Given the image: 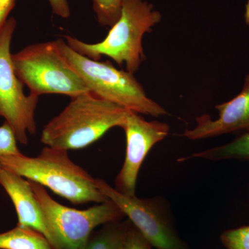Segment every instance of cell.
<instances>
[{
	"mask_svg": "<svg viewBox=\"0 0 249 249\" xmlns=\"http://www.w3.org/2000/svg\"><path fill=\"white\" fill-rule=\"evenodd\" d=\"M131 224L128 219L105 224L90 237L87 249H122Z\"/></svg>",
	"mask_w": 249,
	"mask_h": 249,
	"instance_id": "cell-14",
	"label": "cell"
},
{
	"mask_svg": "<svg viewBox=\"0 0 249 249\" xmlns=\"http://www.w3.org/2000/svg\"><path fill=\"white\" fill-rule=\"evenodd\" d=\"M132 223V222H131ZM152 246L133 224H131L122 249H152Z\"/></svg>",
	"mask_w": 249,
	"mask_h": 249,
	"instance_id": "cell-18",
	"label": "cell"
},
{
	"mask_svg": "<svg viewBox=\"0 0 249 249\" xmlns=\"http://www.w3.org/2000/svg\"><path fill=\"white\" fill-rule=\"evenodd\" d=\"M57 45L62 56L98 97L139 114L160 117L165 109L148 97L140 83L128 71L118 70L109 61L91 60L73 50L62 37Z\"/></svg>",
	"mask_w": 249,
	"mask_h": 249,
	"instance_id": "cell-4",
	"label": "cell"
},
{
	"mask_svg": "<svg viewBox=\"0 0 249 249\" xmlns=\"http://www.w3.org/2000/svg\"><path fill=\"white\" fill-rule=\"evenodd\" d=\"M203 159L210 160H249V132L240 136L225 145L203 151L196 152L178 160V161L191 160V159Z\"/></svg>",
	"mask_w": 249,
	"mask_h": 249,
	"instance_id": "cell-13",
	"label": "cell"
},
{
	"mask_svg": "<svg viewBox=\"0 0 249 249\" xmlns=\"http://www.w3.org/2000/svg\"><path fill=\"white\" fill-rule=\"evenodd\" d=\"M0 185L14 203L18 214L17 225L31 228L40 232L53 247V240L45 213L29 180L14 172L0 168Z\"/></svg>",
	"mask_w": 249,
	"mask_h": 249,
	"instance_id": "cell-11",
	"label": "cell"
},
{
	"mask_svg": "<svg viewBox=\"0 0 249 249\" xmlns=\"http://www.w3.org/2000/svg\"><path fill=\"white\" fill-rule=\"evenodd\" d=\"M161 18L153 5L146 1L124 0L120 18L104 40L90 44L68 36H65V40L67 45L80 55L93 60H100L106 55L120 67L125 65L127 71L134 74L145 60L143 36L152 32Z\"/></svg>",
	"mask_w": 249,
	"mask_h": 249,
	"instance_id": "cell-3",
	"label": "cell"
},
{
	"mask_svg": "<svg viewBox=\"0 0 249 249\" xmlns=\"http://www.w3.org/2000/svg\"><path fill=\"white\" fill-rule=\"evenodd\" d=\"M63 111L46 124L41 142L62 150H79L91 145L109 129L122 128L128 109L89 92L71 98Z\"/></svg>",
	"mask_w": 249,
	"mask_h": 249,
	"instance_id": "cell-1",
	"label": "cell"
},
{
	"mask_svg": "<svg viewBox=\"0 0 249 249\" xmlns=\"http://www.w3.org/2000/svg\"><path fill=\"white\" fill-rule=\"evenodd\" d=\"M0 249H53L42 233L29 227L17 225L0 233Z\"/></svg>",
	"mask_w": 249,
	"mask_h": 249,
	"instance_id": "cell-12",
	"label": "cell"
},
{
	"mask_svg": "<svg viewBox=\"0 0 249 249\" xmlns=\"http://www.w3.org/2000/svg\"><path fill=\"white\" fill-rule=\"evenodd\" d=\"M17 0H0V32L7 22L8 17L15 6Z\"/></svg>",
	"mask_w": 249,
	"mask_h": 249,
	"instance_id": "cell-20",
	"label": "cell"
},
{
	"mask_svg": "<svg viewBox=\"0 0 249 249\" xmlns=\"http://www.w3.org/2000/svg\"><path fill=\"white\" fill-rule=\"evenodd\" d=\"M54 14L62 18L70 17V8L67 0H48Z\"/></svg>",
	"mask_w": 249,
	"mask_h": 249,
	"instance_id": "cell-19",
	"label": "cell"
},
{
	"mask_svg": "<svg viewBox=\"0 0 249 249\" xmlns=\"http://www.w3.org/2000/svg\"><path fill=\"white\" fill-rule=\"evenodd\" d=\"M220 240L227 249H249V226L225 231Z\"/></svg>",
	"mask_w": 249,
	"mask_h": 249,
	"instance_id": "cell-16",
	"label": "cell"
},
{
	"mask_svg": "<svg viewBox=\"0 0 249 249\" xmlns=\"http://www.w3.org/2000/svg\"><path fill=\"white\" fill-rule=\"evenodd\" d=\"M215 108L219 112L217 119L214 120L208 114L198 116L196 127L186 129L182 136L190 140H201L237 131H249V73L240 93Z\"/></svg>",
	"mask_w": 249,
	"mask_h": 249,
	"instance_id": "cell-10",
	"label": "cell"
},
{
	"mask_svg": "<svg viewBox=\"0 0 249 249\" xmlns=\"http://www.w3.org/2000/svg\"><path fill=\"white\" fill-rule=\"evenodd\" d=\"M18 140L14 130L10 124L4 121L2 125L0 126V168H2L1 160L6 155H19L17 145Z\"/></svg>",
	"mask_w": 249,
	"mask_h": 249,
	"instance_id": "cell-17",
	"label": "cell"
},
{
	"mask_svg": "<svg viewBox=\"0 0 249 249\" xmlns=\"http://www.w3.org/2000/svg\"><path fill=\"white\" fill-rule=\"evenodd\" d=\"M18 78L30 94H62L70 98L89 92L83 80L59 51L56 41L27 46L12 54Z\"/></svg>",
	"mask_w": 249,
	"mask_h": 249,
	"instance_id": "cell-5",
	"label": "cell"
},
{
	"mask_svg": "<svg viewBox=\"0 0 249 249\" xmlns=\"http://www.w3.org/2000/svg\"><path fill=\"white\" fill-rule=\"evenodd\" d=\"M67 152L46 146L36 157L23 154L4 156L1 165L4 169L47 187L72 204H101L109 200L96 188V178L73 163Z\"/></svg>",
	"mask_w": 249,
	"mask_h": 249,
	"instance_id": "cell-2",
	"label": "cell"
},
{
	"mask_svg": "<svg viewBox=\"0 0 249 249\" xmlns=\"http://www.w3.org/2000/svg\"><path fill=\"white\" fill-rule=\"evenodd\" d=\"M122 129L126 137L125 158L114 188L125 196H134L142 162L152 147L168 135L170 126L160 121H147L129 110Z\"/></svg>",
	"mask_w": 249,
	"mask_h": 249,
	"instance_id": "cell-9",
	"label": "cell"
},
{
	"mask_svg": "<svg viewBox=\"0 0 249 249\" xmlns=\"http://www.w3.org/2000/svg\"><path fill=\"white\" fill-rule=\"evenodd\" d=\"M16 25V19L10 18L0 32V116L10 124L18 142L27 145L28 134L36 132L39 97L24 93V85L15 72L11 45Z\"/></svg>",
	"mask_w": 249,
	"mask_h": 249,
	"instance_id": "cell-8",
	"label": "cell"
},
{
	"mask_svg": "<svg viewBox=\"0 0 249 249\" xmlns=\"http://www.w3.org/2000/svg\"><path fill=\"white\" fill-rule=\"evenodd\" d=\"M93 9L100 24L111 27L120 18L124 0H92Z\"/></svg>",
	"mask_w": 249,
	"mask_h": 249,
	"instance_id": "cell-15",
	"label": "cell"
},
{
	"mask_svg": "<svg viewBox=\"0 0 249 249\" xmlns=\"http://www.w3.org/2000/svg\"><path fill=\"white\" fill-rule=\"evenodd\" d=\"M96 188L112 201L156 249H190L178 235L173 214L161 197L140 199L122 194L101 178Z\"/></svg>",
	"mask_w": 249,
	"mask_h": 249,
	"instance_id": "cell-7",
	"label": "cell"
},
{
	"mask_svg": "<svg viewBox=\"0 0 249 249\" xmlns=\"http://www.w3.org/2000/svg\"><path fill=\"white\" fill-rule=\"evenodd\" d=\"M29 181L45 213L54 249H87L93 229L125 216L111 200L86 210L67 207L54 200L45 187Z\"/></svg>",
	"mask_w": 249,
	"mask_h": 249,
	"instance_id": "cell-6",
	"label": "cell"
}]
</instances>
